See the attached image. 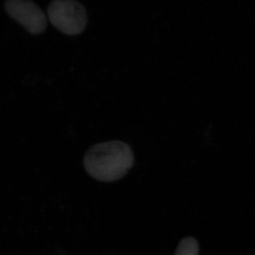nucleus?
Returning <instances> with one entry per match:
<instances>
[{
  "label": "nucleus",
  "instance_id": "nucleus-3",
  "mask_svg": "<svg viewBox=\"0 0 255 255\" xmlns=\"http://www.w3.org/2000/svg\"><path fill=\"white\" fill-rule=\"evenodd\" d=\"M4 6L7 14L32 34H40L46 29V15L33 1L9 0Z\"/></svg>",
  "mask_w": 255,
  "mask_h": 255
},
{
  "label": "nucleus",
  "instance_id": "nucleus-2",
  "mask_svg": "<svg viewBox=\"0 0 255 255\" xmlns=\"http://www.w3.org/2000/svg\"><path fill=\"white\" fill-rule=\"evenodd\" d=\"M50 22L62 33L70 36L81 33L86 27L87 14L83 5L75 0H55L48 9Z\"/></svg>",
  "mask_w": 255,
  "mask_h": 255
},
{
  "label": "nucleus",
  "instance_id": "nucleus-1",
  "mask_svg": "<svg viewBox=\"0 0 255 255\" xmlns=\"http://www.w3.org/2000/svg\"><path fill=\"white\" fill-rule=\"evenodd\" d=\"M134 162L130 146L119 140L97 144L84 157L87 173L102 182H114L125 176Z\"/></svg>",
  "mask_w": 255,
  "mask_h": 255
},
{
  "label": "nucleus",
  "instance_id": "nucleus-4",
  "mask_svg": "<svg viewBox=\"0 0 255 255\" xmlns=\"http://www.w3.org/2000/svg\"><path fill=\"white\" fill-rule=\"evenodd\" d=\"M198 242L194 238H185L181 241L174 255H199Z\"/></svg>",
  "mask_w": 255,
  "mask_h": 255
}]
</instances>
